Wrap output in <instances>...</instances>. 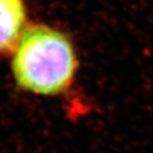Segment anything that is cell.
Listing matches in <instances>:
<instances>
[{
	"instance_id": "cell-1",
	"label": "cell",
	"mask_w": 153,
	"mask_h": 153,
	"mask_svg": "<svg viewBox=\"0 0 153 153\" xmlns=\"http://www.w3.org/2000/svg\"><path fill=\"white\" fill-rule=\"evenodd\" d=\"M10 66L21 90L57 97L73 85L78 60L73 41L65 32L39 23L24 31L11 52Z\"/></svg>"
},
{
	"instance_id": "cell-2",
	"label": "cell",
	"mask_w": 153,
	"mask_h": 153,
	"mask_svg": "<svg viewBox=\"0 0 153 153\" xmlns=\"http://www.w3.org/2000/svg\"><path fill=\"white\" fill-rule=\"evenodd\" d=\"M27 26L24 0H0V56L11 55Z\"/></svg>"
}]
</instances>
